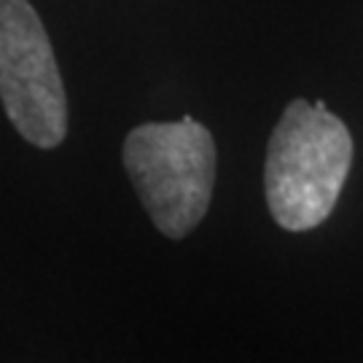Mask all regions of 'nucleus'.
I'll return each mask as SVG.
<instances>
[{
    "instance_id": "f03ea898",
    "label": "nucleus",
    "mask_w": 363,
    "mask_h": 363,
    "mask_svg": "<svg viewBox=\"0 0 363 363\" xmlns=\"http://www.w3.org/2000/svg\"><path fill=\"white\" fill-rule=\"evenodd\" d=\"M124 167L164 237L181 240L205 218L216 186V143L191 116L135 127L124 140Z\"/></svg>"
},
{
    "instance_id": "7ed1b4c3",
    "label": "nucleus",
    "mask_w": 363,
    "mask_h": 363,
    "mask_svg": "<svg viewBox=\"0 0 363 363\" xmlns=\"http://www.w3.org/2000/svg\"><path fill=\"white\" fill-rule=\"evenodd\" d=\"M0 100L27 143L57 148L65 140V86L52 40L27 0H0Z\"/></svg>"
},
{
    "instance_id": "f257e3e1",
    "label": "nucleus",
    "mask_w": 363,
    "mask_h": 363,
    "mask_svg": "<svg viewBox=\"0 0 363 363\" xmlns=\"http://www.w3.org/2000/svg\"><path fill=\"white\" fill-rule=\"evenodd\" d=\"M352 164V138L325 103L294 100L277 121L264 167L272 218L288 232L320 226L337 205Z\"/></svg>"
}]
</instances>
